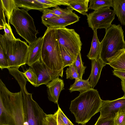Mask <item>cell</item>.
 Listing matches in <instances>:
<instances>
[{
    "mask_svg": "<svg viewBox=\"0 0 125 125\" xmlns=\"http://www.w3.org/2000/svg\"><path fill=\"white\" fill-rule=\"evenodd\" d=\"M0 125H28L21 91L11 92L1 79Z\"/></svg>",
    "mask_w": 125,
    "mask_h": 125,
    "instance_id": "cell-1",
    "label": "cell"
},
{
    "mask_svg": "<svg viewBox=\"0 0 125 125\" xmlns=\"http://www.w3.org/2000/svg\"><path fill=\"white\" fill-rule=\"evenodd\" d=\"M103 101L97 90L92 88L80 93L71 102L69 108L75 122L84 125L99 112Z\"/></svg>",
    "mask_w": 125,
    "mask_h": 125,
    "instance_id": "cell-2",
    "label": "cell"
},
{
    "mask_svg": "<svg viewBox=\"0 0 125 125\" xmlns=\"http://www.w3.org/2000/svg\"><path fill=\"white\" fill-rule=\"evenodd\" d=\"M56 28H47L43 37L41 59L54 78L63 76V63Z\"/></svg>",
    "mask_w": 125,
    "mask_h": 125,
    "instance_id": "cell-3",
    "label": "cell"
},
{
    "mask_svg": "<svg viewBox=\"0 0 125 125\" xmlns=\"http://www.w3.org/2000/svg\"><path fill=\"white\" fill-rule=\"evenodd\" d=\"M124 31L120 24H112L105 31V36L100 42L99 58L105 64L125 51Z\"/></svg>",
    "mask_w": 125,
    "mask_h": 125,
    "instance_id": "cell-4",
    "label": "cell"
},
{
    "mask_svg": "<svg viewBox=\"0 0 125 125\" xmlns=\"http://www.w3.org/2000/svg\"><path fill=\"white\" fill-rule=\"evenodd\" d=\"M0 47L7 58L10 68L20 67L26 64L29 46L26 42L19 38L10 41L4 34H0Z\"/></svg>",
    "mask_w": 125,
    "mask_h": 125,
    "instance_id": "cell-5",
    "label": "cell"
},
{
    "mask_svg": "<svg viewBox=\"0 0 125 125\" xmlns=\"http://www.w3.org/2000/svg\"><path fill=\"white\" fill-rule=\"evenodd\" d=\"M28 11L17 7L13 12L10 22L14 27L17 33L30 45L37 40L38 32L33 19Z\"/></svg>",
    "mask_w": 125,
    "mask_h": 125,
    "instance_id": "cell-6",
    "label": "cell"
},
{
    "mask_svg": "<svg viewBox=\"0 0 125 125\" xmlns=\"http://www.w3.org/2000/svg\"><path fill=\"white\" fill-rule=\"evenodd\" d=\"M26 83L23 82L19 85L22 95L26 117L28 125H44V119L46 114L33 99L32 94L27 91Z\"/></svg>",
    "mask_w": 125,
    "mask_h": 125,
    "instance_id": "cell-7",
    "label": "cell"
},
{
    "mask_svg": "<svg viewBox=\"0 0 125 125\" xmlns=\"http://www.w3.org/2000/svg\"><path fill=\"white\" fill-rule=\"evenodd\" d=\"M56 31L59 45L64 47L75 61L82 44L80 35L74 29L65 27L56 28Z\"/></svg>",
    "mask_w": 125,
    "mask_h": 125,
    "instance_id": "cell-8",
    "label": "cell"
},
{
    "mask_svg": "<svg viewBox=\"0 0 125 125\" xmlns=\"http://www.w3.org/2000/svg\"><path fill=\"white\" fill-rule=\"evenodd\" d=\"M86 16L89 27L93 31L98 29L106 30L111 26L115 18L113 10L108 7L94 10Z\"/></svg>",
    "mask_w": 125,
    "mask_h": 125,
    "instance_id": "cell-9",
    "label": "cell"
},
{
    "mask_svg": "<svg viewBox=\"0 0 125 125\" xmlns=\"http://www.w3.org/2000/svg\"><path fill=\"white\" fill-rule=\"evenodd\" d=\"M80 18L77 15L73 12L66 15L58 16L52 19L42 20V23L47 28L65 27L78 22L79 21Z\"/></svg>",
    "mask_w": 125,
    "mask_h": 125,
    "instance_id": "cell-10",
    "label": "cell"
},
{
    "mask_svg": "<svg viewBox=\"0 0 125 125\" xmlns=\"http://www.w3.org/2000/svg\"><path fill=\"white\" fill-rule=\"evenodd\" d=\"M120 109H125V98L123 97L113 100H103L99 110V117L115 115Z\"/></svg>",
    "mask_w": 125,
    "mask_h": 125,
    "instance_id": "cell-11",
    "label": "cell"
},
{
    "mask_svg": "<svg viewBox=\"0 0 125 125\" xmlns=\"http://www.w3.org/2000/svg\"><path fill=\"white\" fill-rule=\"evenodd\" d=\"M31 67L34 70L37 77V82L36 87L42 84L46 85L54 79L41 59Z\"/></svg>",
    "mask_w": 125,
    "mask_h": 125,
    "instance_id": "cell-12",
    "label": "cell"
},
{
    "mask_svg": "<svg viewBox=\"0 0 125 125\" xmlns=\"http://www.w3.org/2000/svg\"><path fill=\"white\" fill-rule=\"evenodd\" d=\"M49 100L55 104H58L61 92L64 89L63 80L59 77L52 79L46 85Z\"/></svg>",
    "mask_w": 125,
    "mask_h": 125,
    "instance_id": "cell-13",
    "label": "cell"
},
{
    "mask_svg": "<svg viewBox=\"0 0 125 125\" xmlns=\"http://www.w3.org/2000/svg\"><path fill=\"white\" fill-rule=\"evenodd\" d=\"M43 37L38 38L36 41L29 46L26 64L30 67L39 61L42 56Z\"/></svg>",
    "mask_w": 125,
    "mask_h": 125,
    "instance_id": "cell-14",
    "label": "cell"
},
{
    "mask_svg": "<svg viewBox=\"0 0 125 125\" xmlns=\"http://www.w3.org/2000/svg\"><path fill=\"white\" fill-rule=\"evenodd\" d=\"M106 64L99 58L91 60V70L88 79L93 88L97 84L102 69Z\"/></svg>",
    "mask_w": 125,
    "mask_h": 125,
    "instance_id": "cell-15",
    "label": "cell"
},
{
    "mask_svg": "<svg viewBox=\"0 0 125 125\" xmlns=\"http://www.w3.org/2000/svg\"><path fill=\"white\" fill-rule=\"evenodd\" d=\"M17 7L21 8L26 10H34L43 11L46 9L43 4L37 0H15Z\"/></svg>",
    "mask_w": 125,
    "mask_h": 125,
    "instance_id": "cell-16",
    "label": "cell"
},
{
    "mask_svg": "<svg viewBox=\"0 0 125 125\" xmlns=\"http://www.w3.org/2000/svg\"><path fill=\"white\" fill-rule=\"evenodd\" d=\"M93 31L94 34L90 49L87 55L88 59L91 60L99 58L101 50L100 42L97 36V30Z\"/></svg>",
    "mask_w": 125,
    "mask_h": 125,
    "instance_id": "cell-17",
    "label": "cell"
},
{
    "mask_svg": "<svg viewBox=\"0 0 125 125\" xmlns=\"http://www.w3.org/2000/svg\"><path fill=\"white\" fill-rule=\"evenodd\" d=\"M113 2L114 14L121 24L125 25V0H113Z\"/></svg>",
    "mask_w": 125,
    "mask_h": 125,
    "instance_id": "cell-18",
    "label": "cell"
},
{
    "mask_svg": "<svg viewBox=\"0 0 125 125\" xmlns=\"http://www.w3.org/2000/svg\"><path fill=\"white\" fill-rule=\"evenodd\" d=\"M68 6L83 15H87L89 0H66Z\"/></svg>",
    "mask_w": 125,
    "mask_h": 125,
    "instance_id": "cell-19",
    "label": "cell"
},
{
    "mask_svg": "<svg viewBox=\"0 0 125 125\" xmlns=\"http://www.w3.org/2000/svg\"><path fill=\"white\" fill-rule=\"evenodd\" d=\"M93 88L90 84L89 79L86 80H75L74 83L71 85L69 89V91L71 93L75 91H78L82 93Z\"/></svg>",
    "mask_w": 125,
    "mask_h": 125,
    "instance_id": "cell-20",
    "label": "cell"
},
{
    "mask_svg": "<svg viewBox=\"0 0 125 125\" xmlns=\"http://www.w3.org/2000/svg\"><path fill=\"white\" fill-rule=\"evenodd\" d=\"M0 3L1 5L7 18L8 24L9 22L10 18L14 10L17 6L15 0H0Z\"/></svg>",
    "mask_w": 125,
    "mask_h": 125,
    "instance_id": "cell-21",
    "label": "cell"
},
{
    "mask_svg": "<svg viewBox=\"0 0 125 125\" xmlns=\"http://www.w3.org/2000/svg\"><path fill=\"white\" fill-rule=\"evenodd\" d=\"M108 64L114 70H125V51L110 61Z\"/></svg>",
    "mask_w": 125,
    "mask_h": 125,
    "instance_id": "cell-22",
    "label": "cell"
},
{
    "mask_svg": "<svg viewBox=\"0 0 125 125\" xmlns=\"http://www.w3.org/2000/svg\"><path fill=\"white\" fill-rule=\"evenodd\" d=\"M88 9L94 10L104 7H113V0H89Z\"/></svg>",
    "mask_w": 125,
    "mask_h": 125,
    "instance_id": "cell-23",
    "label": "cell"
},
{
    "mask_svg": "<svg viewBox=\"0 0 125 125\" xmlns=\"http://www.w3.org/2000/svg\"><path fill=\"white\" fill-rule=\"evenodd\" d=\"M63 63V68L73 64L75 60L71 55L63 47L59 45Z\"/></svg>",
    "mask_w": 125,
    "mask_h": 125,
    "instance_id": "cell-24",
    "label": "cell"
},
{
    "mask_svg": "<svg viewBox=\"0 0 125 125\" xmlns=\"http://www.w3.org/2000/svg\"><path fill=\"white\" fill-rule=\"evenodd\" d=\"M22 73L27 80L32 85L36 87L37 82V78L35 72L31 66Z\"/></svg>",
    "mask_w": 125,
    "mask_h": 125,
    "instance_id": "cell-25",
    "label": "cell"
},
{
    "mask_svg": "<svg viewBox=\"0 0 125 125\" xmlns=\"http://www.w3.org/2000/svg\"><path fill=\"white\" fill-rule=\"evenodd\" d=\"M74 64L77 69L80 79H82L83 75L84 73L86 67L83 65V63L82 61L81 52L78 54Z\"/></svg>",
    "mask_w": 125,
    "mask_h": 125,
    "instance_id": "cell-26",
    "label": "cell"
},
{
    "mask_svg": "<svg viewBox=\"0 0 125 125\" xmlns=\"http://www.w3.org/2000/svg\"><path fill=\"white\" fill-rule=\"evenodd\" d=\"M38 2L45 5L46 9L55 7L58 5H63L68 6L66 0H37Z\"/></svg>",
    "mask_w": 125,
    "mask_h": 125,
    "instance_id": "cell-27",
    "label": "cell"
},
{
    "mask_svg": "<svg viewBox=\"0 0 125 125\" xmlns=\"http://www.w3.org/2000/svg\"><path fill=\"white\" fill-rule=\"evenodd\" d=\"M73 10L68 6L64 9L61 8L59 6L54 7L52 9H49V11L58 16L66 15L71 14L73 12Z\"/></svg>",
    "mask_w": 125,
    "mask_h": 125,
    "instance_id": "cell-28",
    "label": "cell"
},
{
    "mask_svg": "<svg viewBox=\"0 0 125 125\" xmlns=\"http://www.w3.org/2000/svg\"><path fill=\"white\" fill-rule=\"evenodd\" d=\"M115 115H110L105 117H99L94 125H116Z\"/></svg>",
    "mask_w": 125,
    "mask_h": 125,
    "instance_id": "cell-29",
    "label": "cell"
},
{
    "mask_svg": "<svg viewBox=\"0 0 125 125\" xmlns=\"http://www.w3.org/2000/svg\"><path fill=\"white\" fill-rule=\"evenodd\" d=\"M58 111L54 114H46L44 118V125H58Z\"/></svg>",
    "mask_w": 125,
    "mask_h": 125,
    "instance_id": "cell-30",
    "label": "cell"
},
{
    "mask_svg": "<svg viewBox=\"0 0 125 125\" xmlns=\"http://www.w3.org/2000/svg\"><path fill=\"white\" fill-rule=\"evenodd\" d=\"M66 74V79H70L79 80L80 79L78 74L74 63L69 66V68H67L65 71Z\"/></svg>",
    "mask_w": 125,
    "mask_h": 125,
    "instance_id": "cell-31",
    "label": "cell"
},
{
    "mask_svg": "<svg viewBox=\"0 0 125 125\" xmlns=\"http://www.w3.org/2000/svg\"><path fill=\"white\" fill-rule=\"evenodd\" d=\"M116 125H125V109H120L115 114Z\"/></svg>",
    "mask_w": 125,
    "mask_h": 125,
    "instance_id": "cell-32",
    "label": "cell"
},
{
    "mask_svg": "<svg viewBox=\"0 0 125 125\" xmlns=\"http://www.w3.org/2000/svg\"><path fill=\"white\" fill-rule=\"evenodd\" d=\"M3 29L5 33L4 34L6 39L10 41H13L16 39L12 32V29L10 24L6 22H3Z\"/></svg>",
    "mask_w": 125,
    "mask_h": 125,
    "instance_id": "cell-33",
    "label": "cell"
},
{
    "mask_svg": "<svg viewBox=\"0 0 125 125\" xmlns=\"http://www.w3.org/2000/svg\"><path fill=\"white\" fill-rule=\"evenodd\" d=\"M7 58L3 50L0 47V68L1 70L3 69L9 68Z\"/></svg>",
    "mask_w": 125,
    "mask_h": 125,
    "instance_id": "cell-34",
    "label": "cell"
},
{
    "mask_svg": "<svg viewBox=\"0 0 125 125\" xmlns=\"http://www.w3.org/2000/svg\"><path fill=\"white\" fill-rule=\"evenodd\" d=\"M58 104V110L60 117L64 125H74L68 118L63 112L59 105Z\"/></svg>",
    "mask_w": 125,
    "mask_h": 125,
    "instance_id": "cell-35",
    "label": "cell"
},
{
    "mask_svg": "<svg viewBox=\"0 0 125 125\" xmlns=\"http://www.w3.org/2000/svg\"><path fill=\"white\" fill-rule=\"evenodd\" d=\"M42 15L41 17L42 20L52 19L58 16L51 12L49 11V9L47 8L42 11Z\"/></svg>",
    "mask_w": 125,
    "mask_h": 125,
    "instance_id": "cell-36",
    "label": "cell"
},
{
    "mask_svg": "<svg viewBox=\"0 0 125 125\" xmlns=\"http://www.w3.org/2000/svg\"><path fill=\"white\" fill-rule=\"evenodd\" d=\"M114 75L121 80H125V70H114L113 71Z\"/></svg>",
    "mask_w": 125,
    "mask_h": 125,
    "instance_id": "cell-37",
    "label": "cell"
},
{
    "mask_svg": "<svg viewBox=\"0 0 125 125\" xmlns=\"http://www.w3.org/2000/svg\"><path fill=\"white\" fill-rule=\"evenodd\" d=\"M4 10L0 4V26H3V22H6L4 13Z\"/></svg>",
    "mask_w": 125,
    "mask_h": 125,
    "instance_id": "cell-38",
    "label": "cell"
},
{
    "mask_svg": "<svg viewBox=\"0 0 125 125\" xmlns=\"http://www.w3.org/2000/svg\"><path fill=\"white\" fill-rule=\"evenodd\" d=\"M121 83L122 89L124 93V95L122 97L125 98V80H121Z\"/></svg>",
    "mask_w": 125,
    "mask_h": 125,
    "instance_id": "cell-39",
    "label": "cell"
},
{
    "mask_svg": "<svg viewBox=\"0 0 125 125\" xmlns=\"http://www.w3.org/2000/svg\"><path fill=\"white\" fill-rule=\"evenodd\" d=\"M58 111V117H57V120H58V125H63V124L59 115V113H58V110H57Z\"/></svg>",
    "mask_w": 125,
    "mask_h": 125,
    "instance_id": "cell-40",
    "label": "cell"
},
{
    "mask_svg": "<svg viewBox=\"0 0 125 125\" xmlns=\"http://www.w3.org/2000/svg\"></svg>",
    "mask_w": 125,
    "mask_h": 125,
    "instance_id": "cell-41",
    "label": "cell"
}]
</instances>
